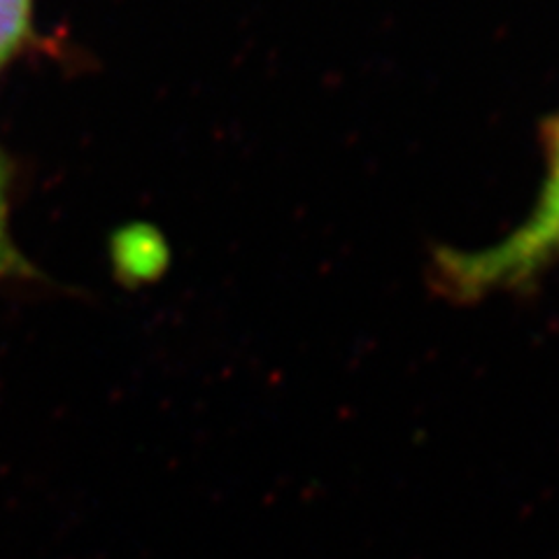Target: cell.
I'll list each match as a JSON object with an SVG mask.
<instances>
[{
    "label": "cell",
    "mask_w": 559,
    "mask_h": 559,
    "mask_svg": "<svg viewBox=\"0 0 559 559\" xmlns=\"http://www.w3.org/2000/svg\"><path fill=\"white\" fill-rule=\"evenodd\" d=\"M546 178L530 215L483 250H439L433 275L450 299L474 301L532 285L559 259V112L544 127Z\"/></svg>",
    "instance_id": "cell-1"
},
{
    "label": "cell",
    "mask_w": 559,
    "mask_h": 559,
    "mask_svg": "<svg viewBox=\"0 0 559 559\" xmlns=\"http://www.w3.org/2000/svg\"><path fill=\"white\" fill-rule=\"evenodd\" d=\"M31 26V0H0V66L14 57Z\"/></svg>",
    "instance_id": "cell-2"
},
{
    "label": "cell",
    "mask_w": 559,
    "mask_h": 559,
    "mask_svg": "<svg viewBox=\"0 0 559 559\" xmlns=\"http://www.w3.org/2000/svg\"><path fill=\"white\" fill-rule=\"evenodd\" d=\"M26 259L14 248L8 224V197H5V168L0 162V280L28 273Z\"/></svg>",
    "instance_id": "cell-3"
},
{
    "label": "cell",
    "mask_w": 559,
    "mask_h": 559,
    "mask_svg": "<svg viewBox=\"0 0 559 559\" xmlns=\"http://www.w3.org/2000/svg\"><path fill=\"white\" fill-rule=\"evenodd\" d=\"M129 240H119V264H127L131 275H147L152 271L154 250H162L159 242H150L147 231H129Z\"/></svg>",
    "instance_id": "cell-4"
}]
</instances>
